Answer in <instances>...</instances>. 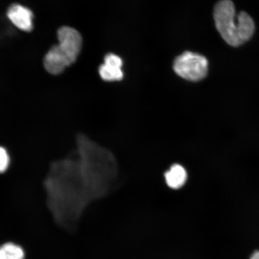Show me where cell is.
Wrapping results in <instances>:
<instances>
[{
  "label": "cell",
  "instance_id": "1",
  "mask_svg": "<svg viewBox=\"0 0 259 259\" xmlns=\"http://www.w3.org/2000/svg\"><path fill=\"white\" fill-rule=\"evenodd\" d=\"M217 30L227 44L241 46L251 39L255 32L253 19L247 13L237 12L231 0H220L213 9Z\"/></svg>",
  "mask_w": 259,
  "mask_h": 259
},
{
  "label": "cell",
  "instance_id": "2",
  "mask_svg": "<svg viewBox=\"0 0 259 259\" xmlns=\"http://www.w3.org/2000/svg\"><path fill=\"white\" fill-rule=\"evenodd\" d=\"M58 39L59 44L51 48L44 61L47 72L54 75L63 73L66 67L75 62L82 45L79 32L66 26L58 30Z\"/></svg>",
  "mask_w": 259,
  "mask_h": 259
},
{
  "label": "cell",
  "instance_id": "3",
  "mask_svg": "<svg viewBox=\"0 0 259 259\" xmlns=\"http://www.w3.org/2000/svg\"><path fill=\"white\" fill-rule=\"evenodd\" d=\"M173 68L178 76L197 82L206 76L208 61L202 55L187 51L176 58Z\"/></svg>",
  "mask_w": 259,
  "mask_h": 259
},
{
  "label": "cell",
  "instance_id": "4",
  "mask_svg": "<svg viewBox=\"0 0 259 259\" xmlns=\"http://www.w3.org/2000/svg\"><path fill=\"white\" fill-rule=\"evenodd\" d=\"M122 60L115 54L110 53L105 57L104 63L99 67V74L105 81L121 80L124 76L121 67Z\"/></svg>",
  "mask_w": 259,
  "mask_h": 259
},
{
  "label": "cell",
  "instance_id": "5",
  "mask_svg": "<svg viewBox=\"0 0 259 259\" xmlns=\"http://www.w3.org/2000/svg\"><path fill=\"white\" fill-rule=\"evenodd\" d=\"M8 17L16 27L24 31L30 32L33 28V14L24 6L15 4L8 9Z\"/></svg>",
  "mask_w": 259,
  "mask_h": 259
},
{
  "label": "cell",
  "instance_id": "6",
  "mask_svg": "<svg viewBox=\"0 0 259 259\" xmlns=\"http://www.w3.org/2000/svg\"><path fill=\"white\" fill-rule=\"evenodd\" d=\"M164 176L167 186L173 190H179L183 187L188 179L186 168L178 163L171 165Z\"/></svg>",
  "mask_w": 259,
  "mask_h": 259
},
{
  "label": "cell",
  "instance_id": "7",
  "mask_svg": "<svg viewBox=\"0 0 259 259\" xmlns=\"http://www.w3.org/2000/svg\"><path fill=\"white\" fill-rule=\"evenodd\" d=\"M23 250L17 245L8 243L0 247V259H24Z\"/></svg>",
  "mask_w": 259,
  "mask_h": 259
},
{
  "label": "cell",
  "instance_id": "8",
  "mask_svg": "<svg viewBox=\"0 0 259 259\" xmlns=\"http://www.w3.org/2000/svg\"><path fill=\"white\" fill-rule=\"evenodd\" d=\"M10 157L5 148L0 147V173L5 172L8 169Z\"/></svg>",
  "mask_w": 259,
  "mask_h": 259
},
{
  "label": "cell",
  "instance_id": "9",
  "mask_svg": "<svg viewBox=\"0 0 259 259\" xmlns=\"http://www.w3.org/2000/svg\"><path fill=\"white\" fill-rule=\"evenodd\" d=\"M250 259H259V251H256L251 255Z\"/></svg>",
  "mask_w": 259,
  "mask_h": 259
}]
</instances>
